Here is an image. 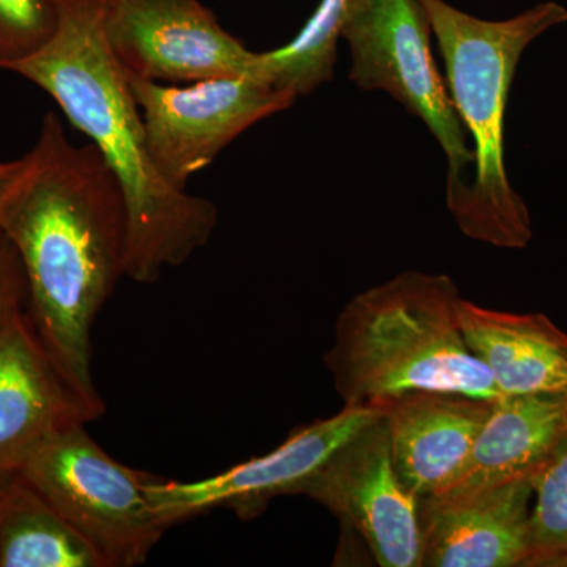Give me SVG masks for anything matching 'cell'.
<instances>
[{"mask_svg": "<svg viewBox=\"0 0 567 567\" xmlns=\"http://www.w3.org/2000/svg\"><path fill=\"white\" fill-rule=\"evenodd\" d=\"M20 256L32 322L71 382L103 402L92 377V330L126 275L128 207L99 148L74 145L48 112L0 210Z\"/></svg>", "mask_w": 567, "mask_h": 567, "instance_id": "obj_1", "label": "cell"}, {"mask_svg": "<svg viewBox=\"0 0 567 567\" xmlns=\"http://www.w3.org/2000/svg\"><path fill=\"white\" fill-rule=\"evenodd\" d=\"M107 6L110 0H59L58 31L10 71L47 92L117 175L128 207L125 276L153 284L212 240L218 210L175 188L153 164L128 74L107 43Z\"/></svg>", "mask_w": 567, "mask_h": 567, "instance_id": "obj_2", "label": "cell"}, {"mask_svg": "<svg viewBox=\"0 0 567 567\" xmlns=\"http://www.w3.org/2000/svg\"><path fill=\"white\" fill-rule=\"evenodd\" d=\"M420 2L445 62L451 102L475 155V174L446 197L447 210L472 240L496 248H527L532 216L506 173L507 99L524 51L548 29L566 22L567 10L544 2L511 20L484 21L445 0Z\"/></svg>", "mask_w": 567, "mask_h": 567, "instance_id": "obj_3", "label": "cell"}, {"mask_svg": "<svg viewBox=\"0 0 567 567\" xmlns=\"http://www.w3.org/2000/svg\"><path fill=\"white\" fill-rule=\"evenodd\" d=\"M461 293L446 275L404 271L353 297L324 354L346 405H372L415 390L456 391L495 401L498 386L466 344Z\"/></svg>", "mask_w": 567, "mask_h": 567, "instance_id": "obj_4", "label": "cell"}, {"mask_svg": "<svg viewBox=\"0 0 567 567\" xmlns=\"http://www.w3.org/2000/svg\"><path fill=\"white\" fill-rule=\"evenodd\" d=\"M20 472L95 550L103 567L144 565L171 528L147 494L158 476L112 458L85 425L41 446Z\"/></svg>", "mask_w": 567, "mask_h": 567, "instance_id": "obj_5", "label": "cell"}, {"mask_svg": "<svg viewBox=\"0 0 567 567\" xmlns=\"http://www.w3.org/2000/svg\"><path fill=\"white\" fill-rule=\"evenodd\" d=\"M431 33L420 0H354L342 39L352 58L350 81L365 92L393 96L439 141L450 164L447 197L472 177L475 155L436 69Z\"/></svg>", "mask_w": 567, "mask_h": 567, "instance_id": "obj_6", "label": "cell"}, {"mask_svg": "<svg viewBox=\"0 0 567 567\" xmlns=\"http://www.w3.org/2000/svg\"><path fill=\"white\" fill-rule=\"evenodd\" d=\"M128 78L152 162L181 189L249 126L289 110L298 99L260 74L182 85Z\"/></svg>", "mask_w": 567, "mask_h": 567, "instance_id": "obj_7", "label": "cell"}, {"mask_svg": "<svg viewBox=\"0 0 567 567\" xmlns=\"http://www.w3.org/2000/svg\"><path fill=\"white\" fill-rule=\"evenodd\" d=\"M104 31L122 69L140 80L182 85L260 74V52L224 31L199 0H110Z\"/></svg>", "mask_w": 567, "mask_h": 567, "instance_id": "obj_8", "label": "cell"}, {"mask_svg": "<svg viewBox=\"0 0 567 567\" xmlns=\"http://www.w3.org/2000/svg\"><path fill=\"white\" fill-rule=\"evenodd\" d=\"M300 495L328 507L363 537L377 565L421 567L417 498L395 473L390 434L380 410L306 481Z\"/></svg>", "mask_w": 567, "mask_h": 567, "instance_id": "obj_9", "label": "cell"}, {"mask_svg": "<svg viewBox=\"0 0 567 567\" xmlns=\"http://www.w3.org/2000/svg\"><path fill=\"white\" fill-rule=\"evenodd\" d=\"M377 415L374 405H346L338 415L298 427L271 453L218 475L193 483L158 476L147 487L152 506L169 527L216 507H227L249 520L262 514L276 496L300 495L306 481Z\"/></svg>", "mask_w": 567, "mask_h": 567, "instance_id": "obj_10", "label": "cell"}, {"mask_svg": "<svg viewBox=\"0 0 567 567\" xmlns=\"http://www.w3.org/2000/svg\"><path fill=\"white\" fill-rule=\"evenodd\" d=\"M104 410L54 360L28 303L11 311L0 324V473L21 470L41 446Z\"/></svg>", "mask_w": 567, "mask_h": 567, "instance_id": "obj_11", "label": "cell"}, {"mask_svg": "<svg viewBox=\"0 0 567 567\" xmlns=\"http://www.w3.org/2000/svg\"><path fill=\"white\" fill-rule=\"evenodd\" d=\"M402 486L417 499L442 494L464 468L494 401L456 391L415 390L375 402Z\"/></svg>", "mask_w": 567, "mask_h": 567, "instance_id": "obj_12", "label": "cell"}, {"mask_svg": "<svg viewBox=\"0 0 567 567\" xmlns=\"http://www.w3.org/2000/svg\"><path fill=\"white\" fill-rule=\"evenodd\" d=\"M532 498V483L516 481L473 495L417 499L421 566H527Z\"/></svg>", "mask_w": 567, "mask_h": 567, "instance_id": "obj_13", "label": "cell"}, {"mask_svg": "<svg viewBox=\"0 0 567 567\" xmlns=\"http://www.w3.org/2000/svg\"><path fill=\"white\" fill-rule=\"evenodd\" d=\"M566 435L567 393L499 395L464 468L436 495L466 496L516 481L532 483Z\"/></svg>", "mask_w": 567, "mask_h": 567, "instance_id": "obj_14", "label": "cell"}, {"mask_svg": "<svg viewBox=\"0 0 567 567\" xmlns=\"http://www.w3.org/2000/svg\"><path fill=\"white\" fill-rule=\"evenodd\" d=\"M458 323L502 394L567 393V333L547 316L513 315L461 300Z\"/></svg>", "mask_w": 567, "mask_h": 567, "instance_id": "obj_15", "label": "cell"}, {"mask_svg": "<svg viewBox=\"0 0 567 567\" xmlns=\"http://www.w3.org/2000/svg\"><path fill=\"white\" fill-rule=\"evenodd\" d=\"M0 567H103L99 555L17 472L0 473Z\"/></svg>", "mask_w": 567, "mask_h": 567, "instance_id": "obj_16", "label": "cell"}, {"mask_svg": "<svg viewBox=\"0 0 567 567\" xmlns=\"http://www.w3.org/2000/svg\"><path fill=\"white\" fill-rule=\"evenodd\" d=\"M354 0H322L311 20L279 50L260 52V76L276 87L308 95L333 80L338 41Z\"/></svg>", "mask_w": 567, "mask_h": 567, "instance_id": "obj_17", "label": "cell"}, {"mask_svg": "<svg viewBox=\"0 0 567 567\" xmlns=\"http://www.w3.org/2000/svg\"><path fill=\"white\" fill-rule=\"evenodd\" d=\"M529 567H567V435L532 480Z\"/></svg>", "mask_w": 567, "mask_h": 567, "instance_id": "obj_18", "label": "cell"}, {"mask_svg": "<svg viewBox=\"0 0 567 567\" xmlns=\"http://www.w3.org/2000/svg\"><path fill=\"white\" fill-rule=\"evenodd\" d=\"M58 24L59 0H0V70L40 51Z\"/></svg>", "mask_w": 567, "mask_h": 567, "instance_id": "obj_19", "label": "cell"}, {"mask_svg": "<svg viewBox=\"0 0 567 567\" xmlns=\"http://www.w3.org/2000/svg\"><path fill=\"white\" fill-rule=\"evenodd\" d=\"M28 303V284L20 256L6 237H0V324L14 309Z\"/></svg>", "mask_w": 567, "mask_h": 567, "instance_id": "obj_20", "label": "cell"}, {"mask_svg": "<svg viewBox=\"0 0 567 567\" xmlns=\"http://www.w3.org/2000/svg\"><path fill=\"white\" fill-rule=\"evenodd\" d=\"M18 169H20V159L0 162V210H2L3 199H6V194L9 192ZM0 237H2V230H0Z\"/></svg>", "mask_w": 567, "mask_h": 567, "instance_id": "obj_21", "label": "cell"}]
</instances>
